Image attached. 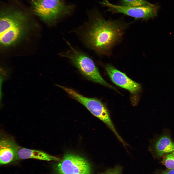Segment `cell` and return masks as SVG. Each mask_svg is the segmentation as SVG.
<instances>
[{
	"label": "cell",
	"mask_w": 174,
	"mask_h": 174,
	"mask_svg": "<svg viewBox=\"0 0 174 174\" xmlns=\"http://www.w3.org/2000/svg\"><path fill=\"white\" fill-rule=\"evenodd\" d=\"M106 71L112 82L116 85L126 89L132 93H135L141 89V85L133 81L124 73L113 66L107 65Z\"/></svg>",
	"instance_id": "cell-8"
},
{
	"label": "cell",
	"mask_w": 174,
	"mask_h": 174,
	"mask_svg": "<svg viewBox=\"0 0 174 174\" xmlns=\"http://www.w3.org/2000/svg\"><path fill=\"white\" fill-rule=\"evenodd\" d=\"M160 174H174V169H169L162 172Z\"/></svg>",
	"instance_id": "cell-15"
},
{
	"label": "cell",
	"mask_w": 174,
	"mask_h": 174,
	"mask_svg": "<svg viewBox=\"0 0 174 174\" xmlns=\"http://www.w3.org/2000/svg\"></svg>",
	"instance_id": "cell-17"
},
{
	"label": "cell",
	"mask_w": 174,
	"mask_h": 174,
	"mask_svg": "<svg viewBox=\"0 0 174 174\" xmlns=\"http://www.w3.org/2000/svg\"><path fill=\"white\" fill-rule=\"evenodd\" d=\"M150 149L157 156L161 157L174 152V143L168 134L163 133L153 141Z\"/></svg>",
	"instance_id": "cell-10"
},
{
	"label": "cell",
	"mask_w": 174,
	"mask_h": 174,
	"mask_svg": "<svg viewBox=\"0 0 174 174\" xmlns=\"http://www.w3.org/2000/svg\"><path fill=\"white\" fill-rule=\"evenodd\" d=\"M13 139L3 137L0 140V164L9 163L17 160V152L20 147Z\"/></svg>",
	"instance_id": "cell-9"
},
{
	"label": "cell",
	"mask_w": 174,
	"mask_h": 174,
	"mask_svg": "<svg viewBox=\"0 0 174 174\" xmlns=\"http://www.w3.org/2000/svg\"><path fill=\"white\" fill-rule=\"evenodd\" d=\"M121 2L122 5L132 7H140L149 3L145 0H121Z\"/></svg>",
	"instance_id": "cell-12"
},
{
	"label": "cell",
	"mask_w": 174,
	"mask_h": 174,
	"mask_svg": "<svg viewBox=\"0 0 174 174\" xmlns=\"http://www.w3.org/2000/svg\"><path fill=\"white\" fill-rule=\"evenodd\" d=\"M60 87L72 98L85 106L94 115L104 123L120 142L123 141V139L115 128L108 109L101 101L95 98L84 96L72 89L63 86H61Z\"/></svg>",
	"instance_id": "cell-5"
},
{
	"label": "cell",
	"mask_w": 174,
	"mask_h": 174,
	"mask_svg": "<svg viewBox=\"0 0 174 174\" xmlns=\"http://www.w3.org/2000/svg\"><path fill=\"white\" fill-rule=\"evenodd\" d=\"M17 160L28 159L45 161H59V158L42 151L20 147L17 152Z\"/></svg>",
	"instance_id": "cell-11"
},
{
	"label": "cell",
	"mask_w": 174,
	"mask_h": 174,
	"mask_svg": "<svg viewBox=\"0 0 174 174\" xmlns=\"http://www.w3.org/2000/svg\"><path fill=\"white\" fill-rule=\"evenodd\" d=\"M53 168L56 174H92L89 162L84 158L72 153L64 155Z\"/></svg>",
	"instance_id": "cell-6"
},
{
	"label": "cell",
	"mask_w": 174,
	"mask_h": 174,
	"mask_svg": "<svg viewBox=\"0 0 174 174\" xmlns=\"http://www.w3.org/2000/svg\"><path fill=\"white\" fill-rule=\"evenodd\" d=\"M162 163L169 169H174V152L164 156Z\"/></svg>",
	"instance_id": "cell-13"
},
{
	"label": "cell",
	"mask_w": 174,
	"mask_h": 174,
	"mask_svg": "<svg viewBox=\"0 0 174 174\" xmlns=\"http://www.w3.org/2000/svg\"><path fill=\"white\" fill-rule=\"evenodd\" d=\"M31 9L41 19L52 23L70 14L73 9L72 5L63 0H31Z\"/></svg>",
	"instance_id": "cell-4"
},
{
	"label": "cell",
	"mask_w": 174,
	"mask_h": 174,
	"mask_svg": "<svg viewBox=\"0 0 174 174\" xmlns=\"http://www.w3.org/2000/svg\"><path fill=\"white\" fill-rule=\"evenodd\" d=\"M122 167L119 165H116L114 167L108 169L100 174H122Z\"/></svg>",
	"instance_id": "cell-14"
},
{
	"label": "cell",
	"mask_w": 174,
	"mask_h": 174,
	"mask_svg": "<svg viewBox=\"0 0 174 174\" xmlns=\"http://www.w3.org/2000/svg\"><path fill=\"white\" fill-rule=\"evenodd\" d=\"M101 3L113 13H121L137 19H146L156 15L157 8L155 5L149 4L138 7L113 4L108 0H102Z\"/></svg>",
	"instance_id": "cell-7"
},
{
	"label": "cell",
	"mask_w": 174,
	"mask_h": 174,
	"mask_svg": "<svg viewBox=\"0 0 174 174\" xmlns=\"http://www.w3.org/2000/svg\"><path fill=\"white\" fill-rule=\"evenodd\" d=\"M122 25L118 21L106 20L95 11L79 33L87 46L97 53L105 54L122 37L123 30Z\"/></svg>",
	"instance_id": "cell-1"
},
{
	"label": "cell",
	"mask_w": 174,
	"mask_h": 174,
	"mask_svg": "<svg viewBox=\"0 0 174 174\" xmlns=\"http://www.w3.org/2000/svg\"><path fill=\"white\" fill-rule=\"evenodd\" d=\"M14 0L15 1H16V2H17V3H18V1H17V0Z\"/></svg>",
	"instance_id": "cell-16"
},
{
	"label": "cell",
	"mask_w": 174,
	"mask_h": 174,
	"mask_svg": "<svg viewBox=\"0 0 174 174\" xmlns=\"http://www.w3.org/2000/svg\"><path fill=\"white\" fill-rule=\"evenodd\" d=\"M66 43L69 48L60 52V56L70 60L87 79L115 90L103 78L94 61L88 55L73 46L68 41Z\"/></svg>",
	"instance_id": "cell-3"
},
{
	"label": "cell",
	"mask_w": 174,
	"mask_h": 174,
	"mask_svg": "<svg viewBox=\"0 0 174 174\" xmlns=\"http://www.w3.org/2000/svg\"><path fill=\"white\" fill-rule=\"evenodd\" d=\"M0 15V44L3 47L10 46L24 35L30 17L25 10L8 5L1 6Z\"/></svg>",
	"instance_id": "cell-2"
}]
</instances>
